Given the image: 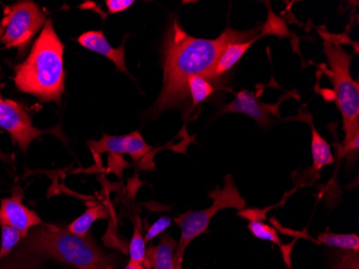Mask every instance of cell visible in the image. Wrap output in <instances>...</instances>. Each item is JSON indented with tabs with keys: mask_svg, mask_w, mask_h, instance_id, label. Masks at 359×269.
<instances>
[{
	"mask_svg": "<svg viewBox=\"0 0 359 269\" xmlns=\"http://www.w3.org/2000/svg\"><path fill=\"white\" fill-rule=\"evenodd\" d=\"M325 53L330 62L328 76L334 86L337 105L344 117L346 131L344 143L359 136V91L358 84L350 74L352 55H348L337 42H325Z\"/></svg>",
	"mask_w": 359,
	"mask_h": 269,
	"instance_id": "277c9868",
	"label": "cell"
},
{
	"mask_svg": "<svg viewBox=\"0 0 359 269\" xmlns=\"http://www.w3.org/2000/svg\"><path fill=\"white\" fill-rule=\"evenodd\" d=\"M248 228H249L250 232L258 240H267V242H273V244H280L279 235L271 226L262 223L259 221H251Z\"/></svg>",
	"mask_w": 359,
	"mask_h": 269,
	"instance_id": "ffe728a7",
	"label": "cell"
},
{
	"mask_svg": "<svg viewBox=\"0 0 359 269\" xmlns=\"http://www.w3.org/2000/svg\"><path fill=\"white\" fill-rule=\"evenodd\" d=\"M177 248V242L169 235H165L157 246H151L147 250L143 266L153 269H177L175 264Z\"/></svg>",
	"mask_w": 359,
	"mask_h": 269,
	"instance_id": "7c38bea8",
	"label": "cell"
},
{
	"mask_svg": "<svg viewBox=\"0 0 359 269\" xmlns=\"http://www.w3.org/2000/svg\"><path fill=\"white\" fill-rule=\"evenodd\" d=\"M224 111L250 115L260 125H267L270 121L267 108L258 102L253 93L248 92V91L240 92L236 97L235 102L226 106Z\"/></svg>",
	"mask_w": 359,
	"mask_h": 269,
	"instance_id": "4fadbf2b",
	"label": "cell"
},
{
	"mask_svg": "<svg viewBox=\"0 0 359 269\" xmlns=\"http://www.w3.org/2000/svg\"><path fill=\"white\" fill-rule=\"evenodd\" d=\"M4 34H5V28L3 26H0V38L3 37Z\"/></svg>",
	"mask_w": 359,
	"mask_h": 269,
	"instance_id": "484cf974",
	"label": "cell"
},
{
	"mask_svg": "<svg viewBox=\"0 0 359 269\" xmlns=\"http://www.w3.org/2000/svg\"><path fill=\"white\" fill-rule=\"evenodd\" d=\"M78 42L83 48L90 50L95 53L106 56L111 62L114 63L118 72L129 74L126 64H125L124 42L120 48H112L102 30H98V32L90 30V32H84L78 38Z\"/></svg>",
	"mask_w": 359,
	"mask_h": 269,
	"instance_id": "8fae6325",
	"label": "cell"
},
{
	"mask_svg": "<svg viewBox=\"0 0 359 269\" xmlns=\"http://www.w3.org/2000/svg\"><path fill=\"white\" fill-rule=\"evenodd\" d=\"M123 269H147L142 264H138L136 262H132V261H129L128 264L124 267Z\"/></svg>",
	"mask_w": 359,
	"mask_h": 269,
	"instance_id": "cb8c5ba5",
	"label": "cell"
},
{
	"mask_svg": "<svg viewBox=\"0 0 359 269\" xmlns=\"http://www.w3.org/2000/svg\"><path fill=\"white\" fill-rule=\"evenodd\" d=\"M210 197L213 198V204L207 209L201 211H189L181 214L175 218V223L181 230V240L177 244L175 254V264L177 269H183V256L189 244L203 234L209 226L211 218L224 208H236L241 210L245 206L243 198L240 195L233 183V177L227 176L225 179V188L223 190L217 188L215 192L210 193Z\"/></svg>",
	"mask_w": 359,
	"mask_h": 269,
	"instance_id": "5b68a950",
	"label": "cell"
},
{
	"mask_svg": "<svg viewBox=\"0 0 359 269\" xmlns=\"http://www.w3.org/2000/svg\"><path fill=\"white\" fill-rule=\"evenodd\" d=\"M0 127L7 131L14 143L19 145L24 153L32 141L44 133H53L62 137L60 126L53 129H39L32 125V117L20 103L0 96Z\"/></svg>",
	"mask_w": 359,
	"mask_h": 269,
	"instance_id": "52a82bcc",
	"label": "cell"
},
{
	"mask_svg": "<svg viewBox=\"0 0 359 269\" xmlns=\"http://www.w3.org/2000/svg\"><path fill=\"white\" fill-rule=\"evenodd\" d=\"M215 82L203 76H193L187 80V92L195 108L215 93Z\"/></svg>",
	"mask_w": 359,
	"mask_h": 269,
	"instance_id": "9a60e30c",
	"label": "cell"
},
{
	"mask_svg": "<svg viewBox=\"0 0 359 269\" xmlns=\"http://www.w3.org/2000/svg\"><path fill=\"white\" fill-rule=\"evenodd\" d=\"M15 248L11 256L34 269L48 261L76 269H114L110 256L88 235L80 237L67 228L43 222L32 228Z\"/></svg>",
	"mask_w": 359,
	"mask_h": 269,
	"instance_id": "7a4b0ae2",
	"label": "cell"
},
{
	"mask_svg": "<svg viewBox=\"0 0 359 269\" xmlns=\"http://www.w3.org/2000/svg\"><path fill=\"white\" fill-rule=\"evenodd\" d=\"M254 38H257L255 32H238L237 35L231 41L227 42L222 50L212 72L211 79L213 82L215 83V81L219 80L224 74H227L233 66H236V64L248 51V48L255 41L256 39Z\"/></svg>",
	"mask_w": 359,
	"mask_h": 269,
	"instance_id": "30bf717a",
	"label": "cell"
},
{
	"mask_svg": "<svg viewBox=\"0 0 359 269\" xmlns=\"http://www.w3.org/2000/svg\"><path fill=\"white\" fill-rule=\"evenodd\" d=\"M107 218H108V210L106 207L102 205H94L88 207L83 214H81L72 223H70L67 230L76 236L86 237L95 222Z\"/></svg>",
	"mask_w": 359,
	"mask_h": 269,
	"instance_id": "5bb4252c",
	"label": "cell"
},
{
	"mask_svg": "<svg viewBox=\"0 0 359 269\" xmlns=\"http://www.w3.org/2000/svg\"><path fill=\"white\" fill-rule=\"evenodd\" d=\"M134 0H107L106 6L111 14L120 13L134 5Z\"/></svg>",
	"mask_w": 359,
	"mask_h": 269,
	"instance_id": "7402d4cb",
	"label": "cell"
},
{
	"mask_svg": "<svg viewBox=\"0 0 359 269\" xmlns=\"http://www.w3.org/2000/svg\"><path fill=\"white\" fill-rule=\"evenodd\" d=\"M66 269H69V268H66Z\"/></svg>",
	"mask_w": 359,
	"mask_h": 269,
	"instance_id": "4316f807",
	"label": "cell"
},
{
	"mask_svg": "<svg viewBox=\"0 0 359 269\" xmlns=\"http://www.w3.org/2000/svg\"><path fill=\"white\" fill-rule=\"evenodd\" d=\"M24 190L15 187L10 197L0 202V225L10 226L21 232L23 238L32 228L42 223L40 216L23 203Z\"/></svg>",
	"mask_w": 359,
	"mask_h": 269,
	"instance_id": "ba28073f",
	"label": "cell"
},
{
	"mask_svg": "<svg viewBox=\"0 0 359 269\" xmlns=\"http://www.w3.org/2000/svg\"><path fill=\"white\" fill-rule=\"evenodd\" d=\"M145 246H147V244H145L144 238L141 234L140 225L136 223L135 224L134 234H133L130 244H129V261L143 265L145 256H147Z\"/></svg>",
	"mask_w": 359,
	"mask_h": 269,
	"instance_id": "d6986e66",
	"label": "cell"
},
{
	"mask_svg": "<svg viewBox=\"0 0 359 269\" xmlns=\"http://www.w3.org/2000/svg\"><path fill=\"white\" fill-rule=\"evenodd\" d=\"M64 48L53 23L46 21L27 58L13 67L16 88L42 102L60 105L65 88Z\"/></svg>",
	"mask_w": 359,
	"mask_h": 269,
	"instance_id": "3957f363",
	"label": "cell"
},
{
	"mask_svg": "<svg viewBox=\"0 0 359 269\" xmlns=\"http://www.w3.org/2000/svg\"><path fill=\"white\" fill-rule=\"evenodd\" d=\"M4 14L5 16L0 26L5 28V34L1 37V42L6 48H16L21 58L37 32L46 23V14L37 4L30 0L6 6Z\"/></svg>",
	"mask_w": 359,
	"mask_h": 269,
	"instance_id": "8992f818",
	"label": "cell"
},
{
	"mask_svg": "<svg viewBox=\"0 0 359 269\" xmlns=\"http://www.w3.org/2000/svg\"><path fill=\"white\" fill-rule=\"evenodd\" d=\"M11 155H5V153L0 152V161L6 162V163H9V162L13 161V159H12Z\"/></svg>",
	"mask_w": 359,
	"mask_h": 269,
	"instance_id": "d4e9b609",
	"label": "cell"
},
{
	"mask_svg": "<svg viewBox=\"0 0 359 269\" xmlns=\"http://www.w3.org/2000/svg\"><path fill=\"white\" fill-rule=\"evenodd\" d=\"M88 147L94 153H113V155H128L134 162H138L148 155L152 147L145 143L139 131L125 136H109L102 135L98 141H88Z\"/></svg>",
	"mask_w": 359,
	"mask_h": 269,
	"instance_id": "9c48e42d",
	"label": "cell"
},
{
	"mask_svg": "<svg viewBox=\"0 0 359 269\" xmlns=\"http://www.w3.org/2000/svg\"><path fill=\"white\" fill-rule=\"evenodd\" d=\"M312 159L313 171H320L324 166L334 163V155L330 145L325 140L314 127H312Z\"/></svg>",
	"mask_w": 359,
	"mask_h": 269,
	"instance_id": "2e32d148",
	"label": "cell"
},
{
	"mask_svg": "<svg viewBox=\"0 0 359 269\" xmlns=\"http://www.w3.org/2000/svg\"><path fill=\"white\" fill-rule=\"evenodd\" d=\"M0 269H34L23 263L15 260L13 256L10 254L3 262L0 263Z\"/></svg>",
	"mask_w": 359,
	"mask_h": 269,
	"instance_id": "603a6c76",
	"label": "cell"
},
{
	"mask_svg": "<svg viewBox=\"0 0 359 269\" xmlns=\"http://www.w3.org/2000/svg\"><path fill=\"white\" fill-rule=\"evenodd\" d=\"M171 223H172V220H171L169 216H161V218L147 230V234H145L144 237L145 244L152 242L157 236L163 234V232L171 225Z\"/></svg>",
	"mask_w": 359,
	"mask_h": 269,
	"instance_id": "44dd1931",
	"label": "cell"
},
{
	"mask_svg": "<svg viewBox=\"0 0 359 269\" xmlns=\"http://www.w3.org/2000/svg\"><path fill=\"white\" fill-rule=\"evenodd\" d=\"M320 244H326L332 248L341 250L354 251L358 252L359 238L355 234H322L318 236Z\"/></svg>",
	"mask_w": 359,
	"mask_h": 269,
	"instance_id": "e0dca14e",
	"label": "cell"
},
{
	"mask_svg": "<svg viewBox=\"0 0 359 269\" xmlns=\"http://www.w3.org/2000/svg\"><path fill=\"white\" fill-rule=\"evenodd\" d=\"M237 32L228 28L217 39H201L187 35L175 20L165 38L163 88L153 106V117L169 109L181 108L187 103V80L191 77L203 76L212 81V72L222 50Z\"/></svg>",
	"mask_w": 359,
	"mask_h": 269,
	"instance_id": "6da1fadb",
	"label": "cell"
},
{
	"mask_svg": "<svg viewBox=\"0 0 359 269\" xmlns=\"http://www.w3.org/2000/svg\"><path fill=\"white\" fill-rule=\"evenodd\" d=\"M23 240L21 232L10 228V226L1 225V244H0V263L3 262L12 251Z\"/></svg>",
	"mask_w": 359,
	"mask_h": 269,
	"instance_id": "ac0fdd59",
	"label": "cell"
}]
</instances>
